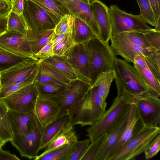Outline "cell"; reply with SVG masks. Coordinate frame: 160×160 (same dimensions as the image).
Returning <instances> with one entry per match:
<instances>
[{
  "instance_id": "cell-33",
  "label": "cell",
  "mask_w": 160,
  "mask_h": 160,
  "mask_svg": "<svg viewBox=\"0 0 160 160\" xmlns=\"http://www.w3.org/2000/svg\"><path fill=\"white\" fill-rule=\"evenodd\" d=\"M74 145H68L38 155L35 160H68L73 151Z\"/></svg>"
},
{
  "instance_id": "cell-36",
  "label": "cell",
  "mask_w": 160,
  "mask_h": 160,
  "mask_svg": "<svg viewBox=\"0 0 160 160\" xmlns=\"http://www.w3.org/2000/svg\"><path fill=\"white\" fill-rule=\"evenodd\" d=\"M110 133V132L105 131L91 142L80 160H95Z\"/></svg>"
},
{
  "instance_id": "cell-27",
  "label": "cell",
  "mask_w": 160,
  "mask_h": 160,
  "mask_svg": "<svg viewBox=\"0 0 160 160\" xmlns=\"http://www.w3.org/2000/svg\"><path fill=\"white\" fill-rule=\"evenodd\" d=\"M68 120V115L62 117L54 121L42 129L39 151L47 148L62 130Z\"/></svg>"
},
{
  "instance_id": "cell-18",
  "label": "cell",
  "mask_w": 160,
  "mask_h": 160,
  "mask_svg": "<svg viewBox=\"0 0 160 160\" xmlns=\"http://www.w3.org/2000/svg\"><path fill=\"white\" fill-rule=\"evenodd\" d=\"M59 111V108L55 102L38 94L33 112L42 128L56 120Z\"/></svg>"
},
{
  "instance_id": "cell-10",
  "label": "cell",
  "mask_w": 160,
  "mask_h": 160,
  "mask_svg": "<svg viewBox=\"0 0 160 160\" xmlns=\"http://www.w3.org/2000/svg\"><path fill=\"white\" fill-rule=\"evenodd\" d=\"M42 129L37 121L28 133L23 135L13 134L10 142L22 157L34 159L38 156Z\"/></svg>"
},
{
  "instance_id": "cell-41",
  "label": "cell",
  "mask_w": 160,
  "mask_h": 160,
  "mask_svg": "<svg viewBox=\"0 0 160 160\" xmlns=\"http://www.w3.org/2000/svg\"><path fill=\"white\" fill-rule=\"evenodd\" d=\"M89 138L78 141L74 144V150L68 160H80L90 144Z\"/></svg>"
},
{
  "instance_id": "cell-3",
  "label": "cell",
  "mask_w": 160,
  "mask_h": 160,
  "mask_svg": "<svg viewBox=\"0 0 160 160\" xmlns=\"http://www.w3.org/2000/svg\"><path fill=\"white\" fill-rule=\"evenodd\" d=\"M122 96L130 104H133L144 126L156 127L160 121V100L159 97L147 92L138 95L125 89L121 91Z\"/></svg>"
},
{
  "instance_id": "cell-2",
  "label": "cell",
  "mask_w": 160,
  "mask_h": 160,
  "mask_svg": "<svg viewBox=\"0 0 160 160\" xmlns=\"http://www.w3.org/2000/svg\"><path fill=\"white\" fill-rule=\"evenodd\" d=\"M82 44L88 59L91 86L101 73L114 70L116 56L109 42H105L98 37H93Z\"/></svg>"
},
{
  "instance_id": "cell-26",
  "label": "cell",
  "mask_w": 160,
  "mask_h": 160,
  "mask_svg": "<svg viewBox=\"0 0 160 160\" xmlns=\"http://www.w3.org/2000/svg\"><path fill=\"white\" fill-rule=\"evenodd\" d=\"M54 33V29L38 31L28 28L26 36L33 57L51 41Z\"/></svg>"
},
{
  "instance_id": "cell-22",
  "label": "cell",
  "mask_w": 160,
  "mask_h": 160,
  "mask_svg": "<svg viewBox=\"0 0 160 160\" xmlns=\"http://www.w3.org/2000/svg\"><path fill=\"white\" fill-rule=\"evenodd\" d=\"M42 61L63 74L71 81L79 80L91 86V80L76 70L65 56L54 55Z\"/></svg>"
},
{
  "instance_id": "cell-38",
  "label": "cell",
  "mask_w": 160,
  "mask_h": 160,
  "mask_svg": "<svg viewBox=\"0 0 160 160\" xmlns=\"http://www.w3.org/2000/svg\"><path fill=\"white\" fill-rule=\"evenodd\" d=\"M33 82L35 84L39 94L41 95L55 94L65 89L69 86L39 81H34Z\"/></svg>"
},
{
  "instance_id": "cell-40",
  "label": "cell",
  "mask_w": 160,
  "mask_h": 160,
  "mask_svg": "<svg viewBox=\"0 0 160 160\" xmlns=\"http://www.w3.org/2000/svg\"><path fill=\"white\" fill-rule=\"evenodd\" d=\"M74 17L66 14L56 25L54 33L57 35L68 33L72 30Z\"/></svg>"
},
{
  "instance_id": "cell-23",
  "label": "cell",
  "mask_w": 160,
  "mask_h": 160,
  "mask_svg": "<svg viewBox=\"0 0 160 160\" xmlns=\"http://www.w3.org/2000/svg\"><path fill=\"white\" fill-rule=\"evenodd\" d=\"M130 108V107L110 133L95 160H105L109 152L119 140L127 125Z\"/></svg>"
},
{
  "instance_id": "cell-8",
  "label": "cell",
  "mask_w": 160,
  "mask_h": 160,
  "mask_svg": "<svg viewBox=\"0 0 160 160\" xmlns=\"http://www.w3.org/2000/svg\"><path fill=\"white\" fill-rule=\"evenodd\" d=\"M160 128L158 126H144L112 158L111 160H129L144 152L149 144L158 134Z\"/></svg>"
},
{
  "instance_id": "cell-47",
  "label": "cell",
  "mask_w": 160,
  "mask_h": 160,
  "mask_svg": "<svg viewBox=\"0 0 160 160\" xmlns=\"http://www.w3.org/2000/svg\"><path fill=\"white\" fill-rule=\"evenodd\" d=\"M157 22L160 20V0H149Z\"/></svg>"
},
{
  "instance_id": "cell-44",
  "label": "cell",
  "mask_w": 160,
  "mask_h": 160,
  "mask_svg": "<svg viewBox=\"0 0 160 160\" xmlns=\"http://www.w3.org/2000/svg\"><path fill=\"white\" fill-rule=\"evenodd\" d=\"M54 55L53 44L51 41L34 55V57L36 60L39 61L42 60Z\"/></svg>"
},
{
  "instance_id": "cell-1",
  "label": "cell",
  "mask_w": 160,
  "mask_h": 160,
  "mask_svg": "<svg viewBox=\"0 0 160 160\" xmlns=\"http://www.w3.org/2000/svg\"><path fill=\"white\" fill-rule=\"evenodd\" d=\"M107 103L100 96L97 86H91L84 96L68 115L72 125L90 126L98 120L105 112Z\"/></svg>"
},
{
  "instance_id": "cell-14",
  "label": "cell",
  "mask_w": 160,
  "mask_h": 160,
  "mask_svg": "<svg viewBox=\"0 0 160 160\" xmlns=\"http://www.w3.org/2000/svg\"><path fill=\"white\" fill-rule=\"evenodd\" d=\"M0 47L14 54L35 59L26 34L6 30L0 35Z\"/></svg>"
},
{
  "instance_id": "cell-53",
  "label": "cell",
  "mask_w": 160,
  "mask_h": 160,
  "mask_svg": "<svg viewBox=\"0 0 160 160\" xmlns=\"http://www.w3.org/2000/svg\"><path fill=\"white\" fill-rule=\"evenodd\" d=\"M2 87V86L1 82V80H0V90L1 89V88Z\"/></svg>"
},
{
  "instance_id": "cell-43",
  "label": "cell",
  "mask_w": 160,
  "mask_h": 160,
  "mask_svg": "<svg viewBox=\"0 0 160 160\" xmlns=\"http://www.w3.org/2000/svg\"><path fill=\"white\" fill-rule=\"evenodd\" d=\"M32 82H33L27 81L2 87L0 90V99L7 96L22 87Z\"/></svg>"
},
{
  "instance_id": "cell-7",
  "label": "cell",
  "mask_w": 160,
  "mask_h": 160,
  "mask_svg": "<svg viewBox=\"0 0 160 160\" xmlns=\"http://www.w3.org/2000/svg\"><path fill=\"white\" fill-rule=\"evenodd\" d=\"M108 12L111 26V37L122 32L146 31L152 29L147 25L139 15L128 13L116 5H111Z\"/></svg>"
},
{
  "instance_id": "cell-46",
  "label": "cell",
  "mask_w": 160,
  "mask_h": 160,
  "mask_svg": "<svg viewBox=\"0 0 160 160\" xmlns=\"http://www.w3.org/2000/svg\"><path fill=\"white\" fill-rule=\"evenodd\" d=\"M11 11L10 0H3L0 2V16H8Z\"/></svg>"
},
{
  "instance_id": "cell-11",
  "label": "cell",
  "mask_w": 160,
  "mask_h": 160,
  "mask_svg": "<svg viewBox=\"0 0 160 160\" xmlns=\"http://www.w3.org/2000/svg\"><path fill=\"white\" fill-rule=\"evenodd\" d=\"M35 59L15 66L0 73L2 87L25 81L33 82L38 71Z\"/></svg>"
},
{
  "instance_id": "cell-49",
  "label": "cell",
  "mask_w": 160,
  "mask_h": 160,
  "mask_svg": "<svg viewBox=\"0 0 160 160\" xmlns=\"http://www.w3.org/2000/svg\"><path fill=\"white\" fill-rule=\"evenodd\" d=\"M8 16H0V35L7 30Z\"/></svg>"
},
{
  "instance_id": "cell-20",
  "label": "cell",
  "mask_w": 160,
  "mask_h": 160,
  "mask_svg": "<svg viewBox=\"0 0 160 160\" xmlns=\"http://www.w3.org/2000/svg\"><path fill=\"white\" fill-rule=\"evenodd\" d=\"M144 56L139 54L134 58L133 66L142 81L148 92L159 97L160 81L155 77L146 65Z\"/></svg>"
},
{
  "instance_id": "cell-9",
  "label": "cell",
  "mask_w": 160,
  "mask_h": 160,
  "mask_svg": "<svg viewBox=\"0 0 160 160\" xmlns=\"http://www.w3.org/2000/svg\"><path fill=\"white\" fill-rule=\"evenodd\" d=\"M38 92L35 83L28 84L7 96L0 99L8 109L27 113L33 111Z\"/></svg>"
},
{
  "instance_id": "cell-15",
  "label": "cell",
  "mask_w": 160,
  "mask_h": 160,
  "mask_svg": "<svg viewBox=\"0 0 160 160\" xmlns=\"http://www.w3.org/2000/svg\"><path fill=\"white\" fill-rule=\"evenodd\" d=\"M112 37L132 43L143 48L160 50V31L155 28L146 31L122 32Z\"/></svg>"
},
{
  "instance_id": "cell-29",
  "label": "cell",
  "mask_w": 160,
  "mask_h": 160,
  "mask_svg": "<svg viewBox=\"0 0 160 160\" xmlns=\"http://www.w3.org/2000/svg\"><path fill=\"white\" fill-rule=\"evenodd\" d=\"M72 34L75 44H83L92 38L96 37L85 23L74 17L72 27Z\"/></svg>"
},
{
  "instance_id": "cell-51",
  "label": "cell",
  "mask_w": 160,
  "mask_h": 160,
  "mask_svg": "<svg viewBox=\"0 0 160 160\" xmlns=\"http://www.w3.org/2000/svg\"><path fill=\"white\" fill-rule=\"evenodd\" d=\"M85 3L88 4H90L93 0H79Z\"/></svg>"
},
{
  "instance_id": "cell-24",
  "label": "cell",
  "mask_w": 160,
  "mask_h": 160,
  "mask_svg": "<svg viewBox=\"0 0 160 160\" xmlns=\"http://www.w3.org/2000/svg\"><path fill=\"white\" fill-rule=\"evenodd\" d=\"M34 81L52 83L69 86L72 81L53 67L40 60L38 61V72Z\"/></svg>"
},
{
  "instance_id": "cell-21",
  "label": "cell",
  "mask_w": 160,
  "mask_h": 160,
  "mask_svg": "<svg viewBox=\"0 0 160 160\" xmlns=\"http://www.w3.org/2000/svg\"><path fill=\"white\" fill-rule=\"evenodd\" d=\"M7 114L13 134L28 133L37 121L33 111L25 113L8 109Z\"/></svg>"
},
{
  "instance_id": "cell-45",
  "label": "cell",
  "mask_w": 160,
  "mask_h": 160,
  "mask_svg": "<svg viewBox=\"0 0 160 160\" xmlns=\"http://www.w3.org/2000/svg\"><path fill=\"white\" fill-rule=\"evenodd\" d=\"M11 11L18 15L22 14L24 0H10Z\"/></svg>"
},
{
  "instance_id": "cell-13",
  "label": "cell",
  "mask_w": 160,
  "mask_h": 160,
  "mask_svg": "<svg viewBox=\"0 0 160 160\" xmlns=\"http://www.w3.org/2000/svg\"><path fill=\"white\" fill-rule=\"evenodd\" d=\"M65 14L71 15L85 23L96 37L100 38L98 27L90 4L79 0H54Z\"/></svg>"
},
{
  "instance_id": "cell-16",
  "label": "cell",
  "mask_w": 160,
  "mask_h": 160,
  "mask_svg": "<svg viewBox=\"0 0 160 160\" xmlns=\"http://www.w3.org/2000/svg\"><path fill=\"white\" fill-rule=\"evenodd\" d=\"M138 115L135 105L130 104L128 122L119 140L110 151L105 160H111L115 154L122 148L144 127Z\"/></svg>"
},
{
  "instance_id": "cell-39",
  "label": "cell",
  "mask_w": 160,
  "mask_h": 160,
  "mask_svg": "<svg viewBox=\"0 0 160 160\" xmlns=\"http://www.w3.org/2000/svg\"><path fill=\"white\" fill-rule=\"evenodd\" d=\"M75 44L72 38V30L61 42L53 46L54 55L64 56Z\"/></svg>"
},
{
  "instance_id": "cell-28",
  "label": "cell",
  "mask_w": 160,
  "mask_h": 160,
  "mask_svg": "<svg viewBox=\"0 0 160 160\" xmlns=\"http://www.w3.org/2000/svg\"><path fill=\"white\" fill-rule=\"evenodd\" d=\"M73 126L68 122L62 130L49 144L41 154L65 145H74L78 139Z\"/></svg>"
},
{
  "instance_id": "cell-50",
  "label": "cell",
  "mask_w": 160,
  "mask_h": 160,
  "mask_svg": "<svg viewBox=\"0 0 160 160\" xmlns=\"http://www.w3.org/2000/svg\"><path fill=\"white\" fill-rule=\"evenodd\" d=\"M67 33L57 35L54 33L51 41L53 43V46L61 42L66 37Z\"/></svg>"
},
{
  "instance_id": "cell-48",
  "label": "cell",
  "mask_w": 160,
  "mask_h": 160,
  "mask_svg": "<svg viewBox=\"0 0 160 160\" xmlns=\"http://www.w3.org/2000/svg\"><path fill=\"white\" fill-rule=\"evenodd\" d=\"M0 160H20L15 154L9 151L4 150L0 148Z\"/></svg>"
},
{
  "instance_id": "cell-30",
  "label": "cell",
  "mask_w": 160,
  "mask_h": 160,
  "mask_svg": "<svg viewBox=\"0 0 160 160\" xmlns=\"http://www.w3.org/2000/svg\"><path fill=\"white\" fill-rule=\"evenodd\" d=\"M33 59H35L14 54L0 47V73L15 66Z\"/></svg>"
},
{
  "instance_id": "cell-5",
  "label": "cell",
  "mask_w": 160,
  "mask_h": 160,
  "mask_svg": "<svg viewBox=\"0 0 160 160\" xmlns=\"http://www.w3.org/2000/svg\"><path fill=\"white\" fill-rule=\"evenodd\" d=\"M114 71L117 93L122 89L135 94L148 92L134 67L129 62L116 57Z\"/></svg>"
},
{
  "instance_id": "cell-31",
  "label": "cell",
  "mask_w": 160,
  "mask_h": 160,
  "mask_svg": "<svg viewBox=\"0 0 160 160\" xmlns=\"http://www.w3.org/2000/svg\"><path fill=\"white\" fill-rule=\"evenodd\" d=\"M115 77L113 70H110L101 73L94 82L91 86H97L99 93L103 100H106L108 95L111 83Z\"/></svg>"
},
{
  "instance_id": "cell-4",
  "label": "cell",
  "mask_w": 160,
  "mask_h": 160,
  "mask_svg": "<svg viewBox=\"0 0 160 160\" xmlns=\"http://www.w3.org/2000/svg\"><path fill=\"white\" fill-rule=\"evenodd\" d=\"M130 107V104L122 97L117 96L111 107L102 116L86 129V135L91 142L103 132H112Z\"/></svg>"
},
{
  "instance_id": "cell-37",
  "label": "cell",
  "mask_w": 160,
  "mask_h": 160,
  "mask_svg": "<svg viewBox=\"0 0 160 160\" xmlns=\"http://www.w3.org/2000/svg\"><path fill=\"white\" fill-rule=\"evenodd\" d=\"M140 10V16L146 23L156 27L157 22L149 0H136Z\"/></svg>"
},
{
  "instance_id": "cell-42",
  "label": "cell",
  "mask_w": 160,
  "mask_h": 160,
  "mask_svg": "<svg viewBox=\"0 0 160 160\" xmlns=\"http://www.w3.org/2000/svg\"><path fill=\"white\" fill-rule=\"evenodd\" d=\"M160 150V135L158 134L149 144L144 152L146 159H151L158 154Z\"/></svg>"
},
{
  "instance_id": "cell-32",
  "label": "cell",
  "mask_w": 160,
  "mask_h": 160,
  "mask_svg": "<svg viewBox=\"0 0 160 160\" xmlns=\"http://www.w3.org/2000/svg\"><path fill=\"white\" fill-rule=\"evenodd\" d=\"M42 8L56 25L66 14L54 0H30Z\"/></svg>"
},
{
  "instance_id": "cell-34",
  "label": "cell",
  "mask_w": 160,
  "mask_h": 160,
  "mask_svg": "<svg viewBox=\"0 0 160 160\" xmlns=\"http://www.w3.org/2000/svg\"><path fill=\"white\" fill-rule=\"evenodd\" d=\"M8 109L0 100V138L5 143L10 142L13 138V133L7 114Z\"/></svg>"
},
{
  "instance_id": "cell-12",
  "label": "cell",
  "mask_w": 160,
  "mask_h": 160,
  "mask_svg": "<svg viewBox=\"0 0 160 160\" xmlns=\"http://www.w3.org/2000/svg\"><path fill=\"white\" fill-rule=\"evenodd\" d=\"M22 15L28 28L43 31L55 28L56 24L48 13L30 0H24Z\"/></svg>"
},
{
  "instance_id": "cell-25",
  "label": "cell",
  "mask_w": 160,
  "mask_h": 160,
  "mask_svg": "<svg viewBox=\"0 0 160 160\" xmlns=\"http://www.w3.org/2000/svg\"><path fill=\"white\" fill-rule=\"evenodd\" d=\"M64 56L76 70L91 82L89 72L88 59L82 44H75Z\"/></svg>"
},
{
  "instance_id": "cell-52",
  "label": "cell",
  "mask_w": 160,
  "mask_h": 160,
  "mask_svg": "<svg viewBox=\"0 0 160 160\" xmlns=\"http://www.w3.org/2000/svg\"><path fill=\"white\" fill-rule=\"evenodd\" d=\"M0 138V148H2V147L5 143Z\"/></svg>"
},
{
  "instance_id": "cell-17",
  "label": "cell",
  "mask_w": 160,
  "mask_h": 160,
  "mask_svg": "<svg viewBox=\"0 0 160 160\" xmlns=\"http://www.w3.org/2000/svg\"><path fill=\"white\" fill-rule=\"evenodd\" d=\"M110 48L114 55H119L126 61L133 63L134 57L137 55L148 56L160 50L142 48L132 43L112 37Z\"/></svg>"
},
{
  "instance_id": "cell-6",
  "label": "cell",
  "mask_w": 160,
  "mask_h": 160,
  "mask_svg": "<svg viewBox=\"0 0 160 160\" xmlns=\"http://www.w3.org/2000/svg\"><path fill=\"white\" fill-rule=\"evenodd\" d=\"M90 86L89 84L83 82L75 80L72 81L67 88L57 93L39 95L54 101L58 105L59 111L56 120L68 115L76 104L88 92Z\"/></svg>"
},
{
  "instance_id": "cell-35",
  "label": "cell",
  "mask_w": 160,
  "mask_h": 160,
  "mask_svg": "<svg viewBox=\"0 0 160 160\" xmlns=\"http://www.w3.org/2000/svg\"><path fill=\"white\" fill-rule=\"evenodd\" d=\"M28 29L22 14L18 15L11 11L8 16L7 30L26 35Z\"/></svg>"
},
{
  "instance_id": "cell-54",
  "label": "cell",
  "mask_w": 160,
  "mask_h": 160,
  "mask_svg": "<svg viewBox=\"0 0 160 160\" xmlns=\"http://www.w3.org/2000/svg\"><path fill=\"white\" fill-rule=\"evenodd\" d=\"M3 0H0V2L2 1Z\"/></svg>"
},
{
  "instance_id": "cell-19",
  "label": "cell",
  "mask_w": 160,
  "mask_h": 160,
  "mask_svg": "<svg viewBox=\"0 0 160 160\" xmlns=\"http://www.w3.org/2000/svg\"><path fill=\"white\" fill-rule=\"evenodd\" d=\"M90 6L98 27L100 38L105 42H109L111 37V26L108 8L98 0H93Z\"/></svg>"
}]
</instances>
